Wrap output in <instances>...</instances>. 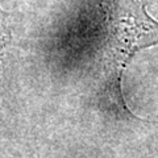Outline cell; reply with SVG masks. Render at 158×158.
I'll return each instance as SVG.
<instances>
[{"label": "cell", "mask_w": 158, "mask_h": 158, "mask_svg": "<svg viewBox=\"0 0 158 158\" xmlns=\"http://www.w3.org/2000/svg\"><path fill=\"white\" fill-rule=\"evenodd\" d=\"M158 45V21L146 11L145 0H116L102 45V78L98 103L120 120L136 118L123 95V75L135 54Z\"/></svg>", "instance_id": "1"}, {"label": "cell", "mask_w": 158, "mask_h": 158, "mask_svg": "<svg viewBox=\"0 0 158 158\" xmlns=\"http://www.w3.org/2000/svg\"><path fill=\"white\" fill-rule=\"evenodd\" d=\"M7 44H8V34L6 32V28H4L2 19H0V62H2V58L4 56V50H6Z\"/></svg>", "instance_id": "2"}]
</instances>
